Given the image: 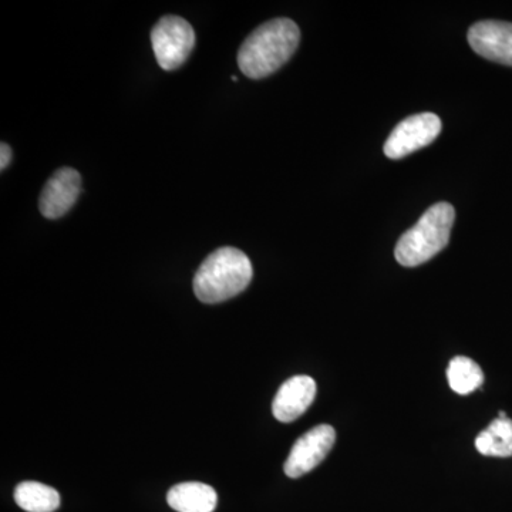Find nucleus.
<instances>
[{
    "mask_svg": "<svg viewBox=\"0 0 512 512\" xmlns=\"http://www.w3.org/2000/svg\"><path fill=\"white\" fill-rule=\"evenodd\" d=\"M301 42V30L291 19L276 18L256 28L242 43L238 66L249 79L259 80L281 69Z\"/></svg>",
    "mask_w": 512,
    "mask_h": 512,
    "instance_id": "f257e3e1",
    "label": "nucleus"
},
{
    "mask_svg": "<svg viewBox=\"0 0 512 512\" xmlns=\"http://www.w3.org/2000/svg\"><path fill=\"white\" fill-rule=\"evenodd\" d=\"M254 269L244 252L224 247L202 262L194 278L195 296L202 303H221L244 292L251 284Z\"/></svg>",
    "mask_w": 512,
    "mask_h": 512,
    "instance_id": "f03ea898",
    "label": "nucleus"
},
{
    "mask_svg": "<svg viewBox=\"0 0 512 512\" xmlns=\"http://www.w3.org/2000/svg\"><path fill=\"white\" fill-rule=\"evenodd\" d=\"M456 220V211L448 202L433 205L419 222L409 231L404 232L397 242L394 256L400 265L413 268L430 261L443 251L450 242L451 229Z\"/></svg>",
    "mask_w": 512,
    "mask_h": 512,
    "instance_id": "7ed1b4c3",
    "label": "nucleus"
},
{
    "mask_svg": "<svg viewBox=\"0 0 512 512\" xmlns=\"http://www.w3.org/2000/svg\"><path fill=\"white\" fill-rule=\"evenodd\" d=\"M151 45L161 69L173 72L190 57L195 46V32L180 16H164L151 30Z\"/></svg>",
    "mask_w": 512,
    "mask_h": 512,
    "instance_id": "20e7f679",
    "label": "nucleus"
},
{
    "mask_svg": "<svg viewBox=\"0 0 512 512\" xmlns=\"http://www.w3.org/2000/svg\"><path fill=\"white\" fill-rule=\"evenodd\" d=\"M441 120L433 113H421L407 117L387 138L384 154L392 160H400L429 146L441 133Z\"/></svg>",
    "mask_w": 512,
    "mask_h": 512,
    "instance_id": "39448f33",
    "label": "nucleus"
},
{
    "mask_svg": "<svg viewBox=\"0 0 512 512\" xmlns=\"http://www.w3.org/2000/svg\"><path fill=\"white\" fill-rule=\"evenodd\" d=\"M335 429L328 424L313 427L301 439L293 444L291 453L285 463V474L291 478H299L318 467L335 444Z\"/></svg>",
    "mask_w": 512,
    "mask_h": 512,
    "instance_id": "423d86ee",
    "label": "nucleus"
},
{
    "mask_svg": "<svg viewBox=\"0 0 512 512\" xmlns=\"http://www.w3.org/2000/svg\"><path fill=\"white\" fill-rule=\"evenodd\" d=\"M82 192V175L63 167L49 178L39 198V210L47 220H57L72 210Z\"/></svg>",
    "mask_w": 512,
    "mask_h": 512,
    "instance_id": "0eeeda50",
    "label": "nucleus"
},
{
    "mask_svg": "<svg viewBox=\"0 0 512 512\" xmlns=\"http://www.w3.org/2000/svg\"><path fill=\"white\" fill-rule=\"evenodd\" d=\"M468 43L484 59L512 66V23L478 22L468 30Z\"/></svg>",
    "mask_w": 512,
    "mask_h": 512,
    "instance_id": "6e6552de",
    "label": "nucleus"
},
{
    "mask_svg": "<svg viewBox=\"0 0 512 512\" xmlns=\"http://www.w3.org/2000/svg\"><path fill=\"white\" fill-rule=\"evenodd\" d=\"M316 397V383L309 376H295L286 380L276 393L272 403V413L275 419L282 423L301 417L311 407Z\"/></svg>",
    "mask_w": 512,
    "mask_h": 512,
    "instance_id": "1a4fd4ad",
    "label": "nucleus"
},
{
    "mask_svg": "<svg viewBox=\"0 0 512 512\" xmlns=\"http://www.w3.org/2000/svg\"><path fill=\"white\" fill-rule=\"evenodd\" d=\"M167 501L178 512H214L218 497L211 485L183 483L168 491Z\"/></svg>",
    "mask_w": 512,
    "mask_h": 512,
    "instance_id": "9d476101",
    "label": "nucleus"
},
{
    "mask_svg": "<svg viewBox=\"0 0 512 512\" xmlns=\"http://www.w3.org/2000/svg\"><path fill=\"white\" fill-rule=\"evenodd\" d=\"M477 451L487 457L507 458L512 456V420L500 413L476 439Z\"/></svg>",
    "mask_w": 512,
    "mask_h": 512,
    "instance_id": "9b49d317",
    "label": "nucleus"
},
{
    "mask_svg": "<svg viewBox=\"0 0 512 512\" xmlns=\"http://www.w3.org/2000/svg\"><path fill=\"white\" fill-rule=\"evenodd\" d=\"M15 501L28 512H53L60 507V495L55 488L36 481L20 483L15 490Z\"/></svg>",
    "mask_w": 512,
    "mask_h": 512,
    "instance_id": "f8f14e48",
    "label": "nucleus"
},
{
    "mask_svg": "<svg viewBox=\"0 0 512 512\" xmlns=\"http://www.w3.org/2000/svg\"><path fill=\"white\" fill-rule=\"evenodd\" d=\"M448 384L457 394L476 392L484 383V373L474 360L458 356L451 360L447 369Z\"/></svg>",
    "mask_w": 512,
    "mask_h": 512,
    "instance_id": "ddd939ff",
    "label": "nucleus"
},
{
    "mask_svg": "<svg viewBox=\"0 0 512 512\" xmlns=\"http://www.w3.org/2000/svg\"><path fill=\"white\" fill-rule=\"evenodd\" d=\"M10 160H12V148L9 147V144L2 143L0 146V170L8 168Z\"/></svg>",
    "mask_w": 512,
    "mask_h": 512,
    "instance_id": "4468645a",
    "label": "nucleus"
}]
</instances>
